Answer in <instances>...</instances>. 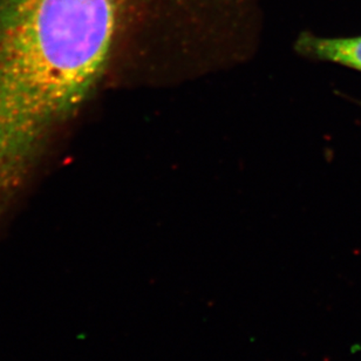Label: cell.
I'll return each mask as SVG.
<instances>
[{
  "label": "cell",
  "instance_id": "2",
  "mask_svg": "<svg viewBox=\"0 0 361 361\" xmlns=\"http://www.w3.org/2000/svg\"><path fill=\"white\" fill-rule=\"evenodd\" d=\"M149 1H155V0H129V6H130V12L133 10H135L136 6L139 4H147ZM164 1H169L171 4H178V5H183V4H191V3H204V1H233V0H164Z\"/></svg>",
  "mask_w": 361,
  "mask_h": 361
},
{
  "label": "cell",
  "instance_id": "1",
  "mask_svg": "<svg viewBox=\"0 0 361 361\" xmlns=\"http://www.w3.org/2000/svg\"><path fill=\"white\" fill-rule=\"evenodd\" d=\"M297 47L305 56L314 59L361 71V35L348 38H323L302 35Z\"/></svg>",
  "mask_w": 361,
  "mask_h": 361
}]
</instances>
